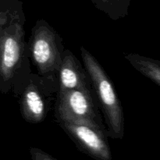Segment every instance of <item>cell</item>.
<instances>
[{
    "mask_svg": "<svg viewBox=\"0 0 160 160\" xmlns=\"http://www.w3.org/2000/svg\"><path fill=\"white\" fill-rule=\"evenodd\" d=\"M23 5L0 26V92L12 91L19 96L31 73L28 45L25 42Z\"/></svg>",
    "mask_w": 160,
    "mask_h": 160,
    "instance_id": "6da1fadb",
    "label": "cell"
},
{
    "mask_svg": "<svg viewBox=\"0 0 160 160\" xmlns=\"http://www.w3.org/2000/svg\"><path fill=\"white\" fill-rule=\"evenodd\" d=\"M80 50L92 90L105 117L107 136L122 139L125 134L123 109L113 84L96 58L84 46Z\"/></svg>",
    "mask_w": 160,
    "mask_h": 160,
    "instance_id": "7a4b0ae2",
    "label": "cell"
},
{
    "mask_svg": "<svg viewBox=\"0 0 160 160\" xmlns=\"http://www.w3.org/2000/svg\"><path fill=\"white\" fill-rule=\"evenodd\" d=\"M28 45L29 56L39 76L58 81V70L65 49L62 38L56 30L45 20H38L33 27Z\"/></svg>",
    "mask_w": 160,
    "mask_h": 160,
    "instance_id": "3957f363",
    "label": "cell"
},
{
    "mask_svg": "<svg viewBox=\"0 0 160 160\" xmlns=\"http://www.w3.org/2000/svg\"><path fill=\"white\" fill-rule=\"evenodd\" d=\"M94 92L67 90L57 92L55 117H62L94 127L107 134Z\"/></svg>",
    "mask_w": 160,
    "mask_h": 160,
    "instance_id": "277c9868",
    "label": "cell"
},
{
    "mask_svg": "<svg viewBox=\"0 0 160 160\" xmlns=\"http://www.w3.org/2000/svg\"><path fill=\"white\" fill-rule=\"evenodd\" d=\"M58 90V81L31 73L19 95L23 120L32 124L43 122L48 111V98Z\"/></svg>",
    "mask_w": 160,
    "mask_h": 160,
    "instance_id": "5b68a950",
    "label": "cell"
},
{
    "mask_svg": "<svg viewBox=\"0 0 160 160\" xmlns=\"http://www.w3.org/2000/svg\"><path fill=\"white\" fill-rule=\"evenodd\" d=\"M59 126L78 149L95 160H112L108 136L103 131L81 122L56 117Z\"/></svg>",
    "mask_w": 160,
    "mask_h": 160,
    "instance_id": "8992f818",
    "label": "cell"
},
{
    "mask_svg": "<svg viewBox=\"0 0 160 160\" xmlns=\"http://www.w3.org/2000/svg\"><path fill=\"white\" fill-rule=\"evenodd\" d=\"M58 92L84 90L93 92L85 69L70 50L65 49L57 73Z\"/></svg>",
    "mask_w": 160,
    "mask_h": 160,
    "instance_id": "52a82bcc",
    "label": "cell"
},
{
    "mask_svg": "<svg viewBox=\"0 0 160 160\" xmlns=\"http://www.w3.org/2000/svg\"><path fill=\"white\" fill-rule=\"evenodd\" d=\"M100 11L106 13L111 20L124 18L128 14L131 0H90Z\"/></svg>",
    "mask_w": 160,
    "mask_h": 160,
    "instance_id": "ba28073f",
    "label": "cell"
},
{
    "mask_svg": "<svg viewBox=\"0 0 160 160\" xmlns=\"http://www.w3.org/2000/svg\"><path fill=\"white\" fill-rule=\"evenodd\" d=\"M29 152L32 160H57L51 155L38 148L31 147Z\"/></svg>",
    "mask_w": 160,
    "mask_h": 160,
    "instance_id": "9c48e42d",
    "label": "cell"
}]
</instances>
